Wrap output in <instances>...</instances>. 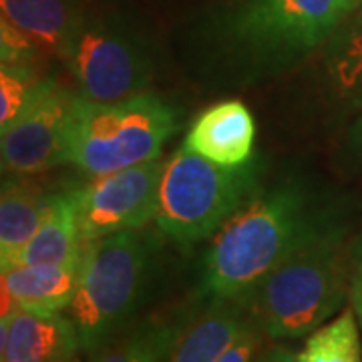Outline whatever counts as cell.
Instances as JSON below:
<instances>
[{
	"mask_svg": "<svg viewBox=\"0 0 362 362\" xmlns=\"http://www.w3.org/2000/svg\"><path fill=\"white\" fill-rule=\"evenodd\" d=\"M165 171L161 159L95 177L78 187V223L85 242L121 232L141 230L156 220L159 187Z\"/></svg>",
	"mask_w": 362,
	"mask_h": 362,
	"instance_id": "8",
	"label": "cell"
},
{
	"mask_svg": "<svg viewBox=\"0 0 362 362\" xmlns=\"http://www.w3.org/2000/svg\"><path fill=\"white\" fill-rule=\"evenodd\" d=\"M189 310L143 320L93 352L89 362H165Z\"/></svg>",
	"mask_w": 362,
	"mask_h": 362,
	"instance_id": "18",
	"label": "cell"
},
{
	"mask_svg": "<svg viewBox=\"0 0 362 362\" xmlns=\"http://www.w3.org/2000/svg\"><path fill=\"white\" fill-rule=\"evenodd\" d=\"M350 302L362 326V232L352 244V274H350Z\"/></svg>",
	"mask_w": 362,
	"mask_h": 362,
	"instance_id": "22",
	"label": "cell"
},
{
	"mask_svg": "<svg viewBox=\"0 0 362 362\" xmlns=\"http://www.w3.org/2000/svg\"><path fill=\"white\" fill-rule=\"evenodd\" d=\"M28 175H4L0 195V264L11 268L21 250L33 240L47 216L52 194L39 183L26 180Z\"/></svg>",
	"mask_w": 362,
	"mask_h": 362,
	"instance_id": "16",
	"label": "cell"
},
{
	"mask_svg": "<svg viewBox=\"0 0 362 362\" xmlns=\"http://www.w3.org/2000/svg\"><path fill=\"white\" fill-rule=\"evenodd\" d=\"M77 328L69 316L14 308L0 322L2 362H75Z\"/></svg>",
	"mask_w": 362,
	"mask_h": 362,
	"instance_id": "10",
	"label": "cell"
},
{
	"mask_svg": "<svg viewBox=\"0 0 362 362\" xmlns=\"http://www.w3.org/2000/svg\"><path fill=\"white\" fill-rule=\"evenodd\" d=\"M342 220L330 202H320L296 181L254 195L207 250L202 296L246 302L290 254Z\"/></svg>",
	"mask_w": 362,
	"mask_h": 362,
	"instance_id": "1",
	"label": "cell"
},
{
	"mask_svg": "<svg viewBox=\"0 0 362 362\" xmlns=\"http://www.w3.org/2000/svg\"><path fill=\"white\" fill-rule=\"evenodd\" d=\"M362 0H238L218 33V57L232 77L266 78L322 47Z\"/></svg>",
	"mask_w": 362,
	"mask_h": 362,
	"instance_id": "2",
	"label": "cell"
},
{
	"mask_svg": "<svg viewBox=\"0 0 362 362\" xmlns=\"http://www.w3.org/2000/svg\"><path fill=\"white\" fill-rule=\"evenodd\" d=\"M77 93L49 78L39 97L2 127L0 151L4 175H37L65 163L63 141Z\"/></svg>",
	"mask_w": 362,
	"mask_h": 362,
	"instance_id": "9",
	"label": "cell"
},
{
	"mask_svg": "<svg viewBox=\"0 0 362 362\" xmlns=\"http://www.w3.org/2000/svg\"><path fill=\"white\" fill-rule=\"evenodd\" d=\"M81 268L83 258L63 266H14L2 272V296L11 298L14 308L37 314L69 310L77 294Z\"/></svg>",
	"mask_w": 362,
	"mask_h": 362,
	"instance_id": "15",
	"label": "cell"
},
{
	"mask_svg": "<svg viewBox=\"0 0 362 362\" xmlns=\"http://www.w3.org/2000/svg\"><path fill=\"white\" fill-rule=\"evenodd\" d=\"M175 131V109L153 93L119 103H95L77 93L65 127V163L93 177L109 175L159 159Z\"/></svg>",
	"mask_w": 362,
	"mask_h": 362,
	"instance_id": "4",
	"label": "cell"
},
{
	"mask_svg": "<svg viewBox=\"0 0 362 362\" xmlns=\"http://www.w3.org/2000/svg\"><path fill=\"white\" fill-rule=\"evenodd\" d=\"M51 77L40 75L39 63L2 65L0 73V129L33 103Z\"/></svg>",
	"mask_w": 362,
	"mask_h": 362,
	"instance_id": "20",
	"label": "cell"
},
{
	"mask_svg": "<svg viewBox=\"0 0 362 362\" xmlns=\"http://www.w3.org/2000/svg\"><path fill=\"white\" fill-rule=\"evenodd\" d=\"M324 89L346 109H362V8L350 13L322 45Z\"/></svg>",
	"mask_w": 362,
	"mask_h": 362,
	"instance_id": "17",
	"label": "cell"
},
{
	"mask_svg": "<svg viewBox=\"0 0 362 362\" xmlns=\"http://www.w3.org/2000/svg\"><path fill=\"white\" fill-rule=\"evenodd\" d=\"M151 274L149 235L121 232L87 242L69 318L85 354L121 337L145 300Z\"/></svg>",
	"mask_w": 362,
	"mask_h": 362,
	"instance_id": "5",
	"label": "cell"
},
{
	"mask_svg": "<svg viewBox=\"0 0 362 362\" xmlns=\"http://www.w3.org/2000/svg\"><path fill=\"white\" fill-rule=\"evenodd\" d=\"M2 21L21 30L42 57L63 59L85 21L81 0H0Z\"/></svg>",
	"mask_w": 362,
	"mask_h": 362,
	"instance_id": "13",
	"label": "cell"
},
{
	"mask_svg": "<svg viewBox=\"0 0 362 362\" xmlns=\"http://www.w3.org/2000/svg\"><path fill=\"white\" fill-rule=\"evenodd\" d=\"M254 318L246 302L206 298L187 314L165 362H218Z\"/></svg>",
	"mask_w": 362,
	"mask_h": 362,
	"instance_id": "12",
	"label": "cell"
},
{
	"mask_svg": "<svg viewBox=\"0 0 362 362\" xmlns=\"http://www.w3.org/2000/svg\"><path fill=\"white\" fill-rule=\"evenodd\" d=\"M296 358L298 362H362L361 334L354 310H344L337 320L316 328Z\"/></svg>",
	"mask_w": 362,
	"mask_h": 362,
	"instance_id": "19",
	"label": "cell"
},
{
	"mask_svg": "<svg viewBox=\"0 0 362 362\" xmlns=\"http://www.w3.org/2000/svg\"><path fill=\"white\" fill-rule=\"evenodd\" d=\"M342 153H344L349 169L362 175V109L358 117L350 123L349 131H346Z\"/></svg>",
	"mask_w": 362,
	"mask_h": 362,
	"instance_id": "23",
	"label": "cell"
},
{
	"mask_svg": "<svg viewBox=\"0 0 362 362\" xmlns=\"http://www.w3.org/2000/svg\"><path fill=\"white\" fill-rule=\"evenodd\" d=\"M259 171L254 159L240 168H223L181 147L161 177L159 230L180 246L207 240L258 194Z\"/></svg>",
	"mask_w": 362,
	"mask_h": 362,
	"instance_id": "6",
	"label": "cell"
},
{
	"mask_svg": "<svg viewBox=\"0 0 362 362\" xmlns=\"http://www.w3.org/2000/svg\"><path fill=\"white\" fill-rule=\"evenodd\" d=\"M262 330L258 324H250L246 330L242 332V337L233 342L230 349L223 352L218 362H254V354L258 352L259 344H262Z\"/></svg>",
	"mask_w": 362,
	"mask_h": 362,
	"instance_id": "21",
	"label": "cell"
},
{
	"mask_svg": "<svg viewBox=\"0 0 362 362\" xmlns=\"http://www.w3.org/2000/svg\"><path fill=\"white\" fill-rule=\"evenodd\" d=\"M254 141L256 123L250 109L238 99H228L195 117L181 147L223 168H240L252 161Z\"/></svg>",
	"mask_w": 362,
	"mask_h": 362,
	"instance_id": "11",
	"label": "cell"
},
{
	"mask_svg": "<svg viewBox=\"0 0 362 362\" xmlns=\"http://www.w3.org/2000/svg\"><path fill=\"white\" fill-rule=\"evenodd\" d=\"M254 362H298V358L294 352L284 346H272L268 350H262Z\"/></svg>",
	"mask_w": 362,
	"mask_h": 362,
	"instance_id": "24",
	"label": "cell"
},
{
	"mask_svg": "<svg viewBox=\"0 0 362 362\" xmlns=\"http://www.w3.org/2000/svg\"><path fill=\"white\" fill-rule=\"evenodd\" d=\"M87 242L78 223V192L66 189L52 194L47 216L33 240L14 258V266H63L78 262ZM8 270V268H6ZM4 272V270H2Z\"/></svg>",
	"mask_w": 362,
	"mask_h": 362,
	"instance_id": "14",
	"label": "cell"
},
{
	"mask_svg": "<svg viewBox=\"0 0 362 362\" xmlns=\"http://www.w3.org/2000/svg\"><path fill=\"white\" fill-rule=\"evenodd\" d=\"M81 97L119 103L147 93L153 81V52L135 26L119 16H85L61 59Z\"/></svg>",
	"mask_w": 362,
	"mask_h": 362,
	"instance_id": "7",
	"label": "cell"
},
{
	"mask_svg": "<svg viewBox=\"0 0 362 362\" xmlns=\"http://www.w3.org/2000/svg\"><path fill=\"white\" fill-rule=\"evenodd\" d=\"M346 233V220L330 226L290 254L252 292L246 304L266 337L294 340L310 334L342 306L352 274Z\"/></svg>",
	"mask_w": 362,
	"mask_h": 362,
	"instance_id": "3",
	"label": "cell"
}]
</instances>
